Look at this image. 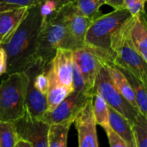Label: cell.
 <instances>
[{"label": "cell", "mask_w": 147, "mask_h": 147, "mask_svg": "<svg viewBox=\"0 0 147 147\" xmlns=\"http://www.w3.org/2000/svg\"><path fill=\"white\" fill-rule=\"evenodd\" d=\"M92 100L90 99L74 120L78 132V147H99L96 123L92 111Z\"/></svg>", "instance_id": "cell-10"}, {"label": "cell", "mask_w": 147, "mask_h": 147, "mask_svg": "<svg viewBox=\"0 0 147 147\" xmlns=\"http://www.w3.org/2000/svg\"><path fill=\"white\" fill-rule=\"evenodd\" d=\"M25 109L26 113L38 119H42L47 111V96L40 93L34 86L31 78H29V82L26 92Z\"/></svg>", "instance_id": "cell-15"}, {"label": "cell", "mask_w": 147, "mask_h": 147, "mask_svg": "<svg viewBox=\"0 0 147 147\" xmlns=\"http://www.w3.org/2000/svg\"><path fill=\"white\" fill-rule=\"evenodd\" d=\"M109 122L113 131L122 139L128 147H135L132 124L121 115L109 107Z\"/></svg>", "instance_id": "cell-16"}, {"label": "cell", "mask_w": 147, "mask_h": 147, "mask_svg": "<svg viewBox=\"0 0 147 147\" xmlns=\"http://www.w3.org/2000/svg\"><path fill=\"white\" fill-rule=\"evenodd\" d=\"M72 122L49 125L48 147H67L68 134Z\"/></svg>", "instance_id": "cell-20"}, {"label": "cell", "mask_w": 147, "mask_h": 147, "mask_svg": "<svg viewBox=\"0 0 147 147\" xmlns=\"http://www.w3.org/2000/svg\"><path fill=\"white\" fill-rule=\"evenodd\" d=\"M93 116L96 125L101 126L104 129L109 127V106L104 99L97 93L93 96L92 100Z\"/></svg>", "instance_id": "cell-22"}, {"label": "cell", "mask_w": 147, "mask_h": 147, "mask_svg": "<svg viewBox=\"0 0 147 147\" xmlns=\"http://www.w3.org/2000/svg\"><path fill=\"white\" fill-rule=\"evenodd\" d=\"M91 98L93 97L84 93L72 91L54 109L47 112L42 117V120L49 125L68 121L73 123L78 113Z\"/></svg>", "instance_id": "cell-8"}, {"label": "cell", "mask_w": 147, "mask_h": 147, "mask_svg": "<svg viewBox=\"0 0 147 147\" xmlns=\"http://www.w3.org/2000/svg\"><path fill=\"white\" fill-rule=\"evenodd\" d=\"M7 75L0 83V121L15 122L26 112L25 97L29 78L24 71Z\"/></svg>", "instance_id": "cell-5"}, {"label": "cell", "mask_w": 147, "mask_h": 147, "mask_svg": "<svg viewBox=\"0 0 147 147\" xmlns=\"http://www.w3.org/2000/svg\"><path fill=\"white\" fill-rule=\"evenodd\" d=\"M18 140L15 122L0 121V147H15Z\"/></svg>", "instance_id": "cell-23"}, {"label": "cell", "mask_w": 147, "mask_h": 147, "mask_svg": "<svg viewBox=\"0 0 147 147\" xmlns=\"http://www.w3.org/2000/svg\"><path fill=\"white\" fill-rule=\"evenodd\" d=\"M107 70L110 80L118 92L133 106L137 109L136 102L133 89L123 72L116 66L111 64H102ZM138 110V109H137Z\"/></svg>", "instance_id": "cell-17"}, {"label": "cell", "mask_w": 147, "mask_h": 147, "mask_svg": "<svg viewBox=\"0 0 147 147\" xmlns=\"http://www.w3.org/2000/svg\"><path fill=\"white\" fill-rule=\"evenodd\" d=\"M43 1L44 0H0V11L22 7L31 8L41 4Z\"/></svg>", "instance_id": "cell-25"}, {"label": "cell", "mask_w": 147, "mask_h": 147, "mask_svg": "<svg viewBox=\"0 0 147 147\" xmlns=\"http://www.w3.org/2000/svg\"><path fill=\"white\" fill-rule=\"evenodd\" d=\"M147 0H124V9H126L132 16H137L146 14L145 7Z\"/></svg>", "instance_id": "cell-26"}, {"label": "cell", "mask_w": 147, "mask_h": 147, "mask_svg": "<svg viewBox=\"0 0 147 147\" xmlns=\"http://www.w3.org/2000/svg\"><path fill=\"white\" fill-rule=\"evenodd\" d=\"M19 140L27 141L31 147H48L49 124L42 119L25 114L15 121Z\"/></svg>", "instance_id": "cell-7"}, {"label": "cell", "mask_w": 147, "mask_h": 147, "mask_svg": "<svg viewBox=\"0 0 147 147\" xmlns=\"http://www.w3.org/2000/svg\"><path fill=\"white\" fill-rule=\"evenodd\" d=\"M57 81L68 88H72V75L74 67L73 51L65 48L56 50L54 56L48 64Z\"/></svg>", "instance_id": "cell-11"}, {"label": "cell", "mask_w": 147, "mask_h": 147, "mask_svg": "<svg viewBox=\"0 0 147 147\" xmlns=\"http://www.w3.org/2000/svg\"><path fill=\"white\" fill-rule=\"evenodd\" d=\"M28 7L0 11V46L5 44L28 11Z\"/></svg>", "instance_id": "cell-13"}, {"label": "cell", "mask_w": 147, "mask_h": 147, "mask_svg": "<svg viewBox=\"0 0 147 147\" xmlns=\"http://www.w3.org/2000/svg\"><path fill=\"white\" fill-rule=\"evenodd\" d=\"M130 16L126 9H114L112 12L100 15L91 22L85 35L84 46L96 53L102 64H112V36Z\"/></svg>", "instance_id": "cell-3"}, {"label": "cell", "mask_w": 147, "mask_h": 147, "mask_svg": "<svg viewBox=\"0 0 147 147\" xmlns=\"http://www.w3.org/2000/svg\"><path fill=\"white\" fill-rule=\"evenodd\" d=\"M7 71V54L4 48L0 46V76Z\"/></svg>", "instance_id": "cell-30"}, {"label": "cell", "mask_w": 147, "mask_h": 147, "mask_svg": "<svg viewBox=\"0 0 147 147\" xmlns=\"http://www.w3.org/2000/svg\"><path fill=\"white\" fill-rule=\"evenodd\" d=\"M76 9L84 16L94 20L101 14V8L106 4L105 0H73Z\"/></svg>", "instance_id": "cell-21"}, {"label": "cell", "mask_w": 147, "mask_h": 147, "mask_svg": "<svg viewBox=\"0 0 147 147\" xmlns=\"http://www.w3.org/2000/svg\"><path fill=\"white\" fill-rule=\"evenodd\" d=\"M59 48L75 50L77 47L70 35L63 7L42 21L34 62L39 61L47 66Z\"/></svg>", "instance_id": "cell-2"}, {"label": "cell", "mask_w": 147, "mask_h": 147, "mask_svg": "<svg viewBox=\"0 0 147 147\" xmlns=\"http://www.w3.org/2000/svg\"><path fill=\"white\" fill-rule=\"evenodd\" d=\"M41 4L28 9L27 16L16 30L2 45L7 54V74L25 71L34 63L43 21L40 14Z\"/></svg>", "instance_id": "cell-1"}, {"label": "cell", "mask_w": 147, "mask_h": 147, "mask_svg": "<svg viewBox=\"0 0 147 147\" xmlns=\"http://www.w3.org/2000/svg\"><path fill=\"white\" fill-rule=\"evenodd\" d=\"M46 71L49 78V88L46 95L47 103V112H50L54 109L63 100H65L73 91V90L59 84L49 69L48 65L46 67Z\"/></svg>", "instance_id": "cell-18"}, {"label": "cell", "mask_w": 147, "mask_h": 147, "mask_svg": "<svg viewBox=\"0 0 147 147\" xmlns=\"http://www.w3.org/2000/svg\"><path fill=\"white\" fill-rule=\"evenodd\" d=\"M108 140H109V146L110 147H128L127 146V144L122 140V139L121 137H119L110 127H106L105 129Z\"/></svg>", "instance_id": "cell-28"}, {"label": "cell", "mask_w": 147, "mask_h": 147, "mask_svg": "<svg viewBox=\"0 0 147 147\" xmlns=\"http://www.w3.org/2000/svg\"><path fill=\"white\" fill-rule=\"evenodd\" d=\"M15 147H31V146H30V145H29L27 141H25V140H19L17 141V143L16 144Z\"/></svg>", "instance_id": "cell-33"}, {"label": "cell", "mask_w": 147, "mask_h": 147, "mask_svg": "<svg viewBox=\"0 0 147 147\" xmlns=\"http://www.w3.org/2000/svg\"><path fill=\"white\" fill-rule=\"evenodd\" d=\"M74 64L81 72L87 93L93 97L95 95V84L102 63L96 53L89 47L83 46L73 50Z\"/></svg>", "instance_id": "cell-9"}, {"label": "cell", "mask_w": 147, "mask_h": 147, "mask_svg": "<svg viewBox=\"0 0 147 147\" xmlns=\"http://www.w3.org/2000/svg\"><path fill=\"white\" fill-rule=\"evenodd\" d=\"M99 94L108 106L120 115L124 116L131 124H133L140 112L133 107L115 89L112 84L106 68L102 65L95 84V94Z\"/></svg>", "instance_id": "cell-6"}, {"label": "cell", "mask_w": 147, "mask_h": 147, "mask_svg": "<svg viewBox=\"0 0 147 147\" xmlns=\"http://www.w3.org/2000/svg\"><path fill=\"white\" fill-rule=\"evenodd\" d=\"M105 3L114 9H124V0H105Z\"/></svg>", "instance_id": "cell-31"}, {"label": "cell", "mask_w": 147, "mask_h": 147, "mask_svg": "<svg viewBox=\"0 0 147 147\" xmlns=\"http://www.w3.org/2000/svg\"><path fill=\"white\" fill-rule=\"evenodd\" d=\"M53 1L56 3V4H57V9H58L60 8L61 6L65 5V4H66V3H71V2H72L73 0H53Z\"/></svg>", "instance_id": "cell-32"}, {"label": "cell", "mask_w": 147, "mask_h": 147, "mask_svg": "<svg viewBox=\"0 0 147 147\" xmlns=\"http://www.w3.org/2000/svg\"><path fill=\"white\" fill-rule=\"evenodd\" d=\"M129 38L145 61L147 62V23L146 14L132 16L129 20Z\"/></svg>", "instance_id": "cell-14"}, {"label": "cell", "mask_w": 147, "mask_h": 147, "mask_svg": "<svg viewBox=\"0 0 147 147\" xmlns=\"http://www.w3.org/2000/svg\"><path fill=\"white\" fill-rule=\"evenodd\" d=\"M57 10V4L53 0H44L40 5V14L44 18L48 17Z\"/></svg>", "instance_id": "cell-29"}, {"label": "cell", "mask_w": 147, "mask_h": 147, "mask_svg": "<svg viewBox=\"0 0 147 147\" xmlns=\"http://www.w3.org/2000/svg\"><path fill=\"white\" fill-rule=\"evenodd\" d=\"M72 88H73V91L82 92L89 96L87 93V90H86V86H85L83 76L75 64L73 67V75H72Z\"/></svg>", "instance_id": "cell-27"}, {"label": "cell", "mask_w": 147, "mask_h": 147, "mask_svg": "<svg viewBox=\"0 0 147 147\" xmlns=\"http://www.w3.org/2000/svg\"><path fill=\"white\" fill-rule=\"evenodd\" d=\"M61 7H63L65 10L68 30L76 47L78 48L84 46L85 35L92 20L81 15L76 9L72 2L68 3Z\"/></svg>", "instance_id": "cell-12"}, {"label": "cell", "mask_w": 147, "mask_h": 147, "mask_svg": "<svg viewBox=\"0 0 147 147\" xmlns=\"http://www.w3.org/2000/svg\"><path fill=\"white\" fill-rule=\"evenodd\" d=\"M135 147H147V117L139 114L132 124Z\"/></svg>", "instance_id": "cell-24"}, {"label": "cell", "mask_w": 147, "mask_h": 147, "mask_svg": "<svg viewBox=\"0 0 147 147\" xmlns=\"http://www.w3.org/2000/svg\"><path fill=\"white\" fill-rule=\"evenodd\" d=\"M130 17L112 36L110 48L113 62L111 65L129 71L147 86V62L136 50L129 38Z\"/></svg>", "instance_id": "cell-4"}, {"label": "cell", "mask_w": 147, "mask_h": 147, "mask_svg": "<svg viewBox=\"0 0 147 147\" xmlns=\"http://www.w3.org/2000/svg\"><path fill=\"white\" fill-rule=\"evenodd\" d=\"M120 70L126 76V78H127V80H128V82H129V84L133 89L138 111L142 115L147 117L146 85H145L139 78H137L135 76H134L129 71L123 70V69H120Z\"/></svg>", "instance_id": "cell-19"}]
</instances>
